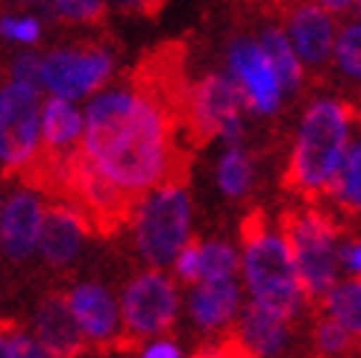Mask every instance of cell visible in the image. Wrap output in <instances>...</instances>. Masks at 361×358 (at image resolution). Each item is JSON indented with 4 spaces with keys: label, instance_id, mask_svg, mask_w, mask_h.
Returning a JSON list of instances; mask_svg holds the SVG:
<instances>
[{
    "label": "cell",
    "instance_id": "6da1fadb",
    "mask_svg": "<svg viewBox=\"0 0 361 358\" xmlns=\"http://www.w3.org/2000/svg\"><path fill=\"white\" fill-rule=\"evenodd\" d=\"M135 88H109L85 106L82 156L126 194L141 197L171 183L176 168L173 112L185 109V97L173 94V68L165 77L156 62Z\"/></svg>",
    "mask_w": 361,
    "mask_h": 358
},
{
    "label": "cell",
    "instance_id": "7a4b0ae2",
    "mask_svg": "<svg viewBox=\"0 0 361 358\" xmlns=\"http://www.w3.org/2000/svg\"><path fill=\"white\" fill-rule=\"evenodd\" d=\"M241 282L247 288V300L288 320H294L309 300L288 235L262 223H250L244 232Z\"/></svg>",
    "mask_w": 361,
    "mask_h": 358
},
{
    "label": "cell",
    "instance_id": "3957f363",
    "mask_svg": "<svg viewBox=\"0 0 361 358\" xmlns=\"http://www.w3.org/2000/svg\"><path fill=\"white\" fill-rule=\"evenodd\" d=\"M350 127L353 121L344 103L338 100L312 103L300 121L291 165H288V183L302 194L329 191L353 144Z\"/></svg>",
    "mask_w": 361,
    "mask_h": 358
},
{
    "label": "cell",
    "instance_id": "277c9868",
    "mask_svg": "<svg viewBox=\"0 0 361 358\" xmlns=\"http://www.w3.org/2000/svg\"><path fill=\"white\" fill-rule=\"evenodd\" d=\"M133 241L147 267H173L191 241V197L179 183H161L144 191L130 211Z\"/></svg>",
    "mask_w": 361,
    "mask_h": 358
},
{
    "label": "cell",
    "instance_id": "5b68a950",
    "mask_svg": "<svg viewBox=\"0 0 361 358\" xmlns=\"http://www.w3.org/2000/svg\"><path fill=\"white\" fill-rule=\"evenodd\" d=\"M285 235L294 249L309 300H323L341 282V238L335 223L314 209L297 211L285 221Z\"/></svg>",
    "mask_w": 361,
    "mask_h": 358
},
{
    "label": "cell",
    "instance_id": "8992f818",
    "mask_svg": "<svg viewBox=\"0 0 361 358\" xmlns=\"http://www.w3.org/2000/svg\"><path fill=\"white\" fill-rule=\"evenodd\" d=\"M42 88L9 80L0 92V162L4 171H24L42 156Z\"/></svg>",
    "mask_w": 361,
    "mask_h": 358
},
{
    "label": "cell",
    "instance_id": "52a82bcc",
    "mask_svg": "<svg viewBox=\"0 0 361 358\" xmlns=\"http://www.w3.org/2000/svg\"><path fill=\"white\" fill-rule=\"evenodd\" d=\"M179 279L165 273V267L141 271L121 288V314L123 332L133 338H159L165 335L179 317L183 297Z\"/></svg>",
    "mask_w": 361,
    "mask_h": 358
},
{
    "label": "cell",
    "instance_id": "ba28073f",
    "mask_svg": "<svg viewBox=\"0 0 361 358\" xmlns=\"http://www.w3.org/2000/svg\"><path fill=\"white\" fill-rule=\"evenodd\" d=\"M247 94L235 77L226 74H209L197 82L185 97V115L191 121V130L197 138H221L226 144L241 141V112H244Z\"/></svg>",
    "mask_w": 361,
    "mask_h": 358
},
{
    "label": "cell",
    "instance_id": "9c48e42d",
    "mask_svg": "<svg viewBox=\"0 0 361 358\" xmlns=\"http://www.w3.org/2000/svg\"><path fill=\"white\" fill-rule=\"evenodd\" d=\"M112 74V56L106 50H56L44 56V92L65 100L94 94Z\"/></svg>",
    "mask_w": 361,
    "mask_h": 358
},
{
    "label": "cell",
    "instance_id": "30bf717a",
    "mask_svg": "<svg viewBox=\"0 0 361 358\" xmlns=\"http://www.w3.org/2000/svg\"><path fill=\"white\" fill-rule=\"evenodd\" d=\"M44 218H47V206L39 191H32V188L12 191L4 200V209H0V244H4V256L12 261H24L32 253H39Z\"/></svg>",
    "mask_w": 361,
    "mask_h": 358
},
{
    "label": "cell",
    "instance_id": "8fae6325",
    "mask_svg": "<svg viewBox=\"0 0 361 358\" xmlns=\"http://www.w3.org/2000/svg\"><path fill=\"white\" fill-rule=\"evenodd\" d=\"M229 74L244 88L247 103L252 112L270 115L279 109L285 85L270 62L267 50L256 42H235L229 50Z\"/></svg>",
    "mask_w": 361,
    "mask_h": 358
},
{
    "label": "cell",
    "instance_id": "7c38bea8",
    "mask_svg": "<svg viewBox=\"0 0 361 358\" xmlns=\"http://www.w3.org/2000/svg\"><path fill=\"white\" fill-rule=\"evenodd\" d=\"M244 282L241 276L232 279H203L188 285L185 294V309L197 329L203 332H218L235 323L238 314L244 311Z\"/></svg>",
    "mask_w": 361,
    "mask_h": 358
},
{
    "label": "cell",
    "instance_id": "4fadbf2b",
    "mask_svg": "<svg viewBox=\"0 0 361 358\" xmlns=\"http://www.w3.org/2000/svg\"><path fill=\"white\" fill-rule=\"evenodd\" d=\"M71 311L85 335L88 344H112L123 332V314H121V297H115L100 282H77L68 291Z\"/></svg>",
    "mask_w": 361,
    "mask_h": 358
},
{
    "label": "cell",
    "instance_id": "5bb4252c",
    "mask_svg": "<svg viewBox=\"0 0 361 358\" xmlns=\"http://www.w3.org/2000/svg\"><path fill=\"white\" fill-rule=\"evenodd\" d=\"M291 338V320L247 300L235 320V341L250 358H276Z\"/></svg>",
    "mask_w": 361,
    "mask_h": 358
},
{
    "label": "cell",
    "instance_id": "9a60e30c",
    "mask_svg": "<svg viewBox=\"0 0 361 358\" xmlns=\"http://www.w3.org/2000/svg\"><path fill=\"white\" fill-rule=\"evenodd\" d=\"M88 232V218L77 206H50L39 238V256L53 267H68L80 256Z\"/></svg>",
    "mask_w": 361,
    "mask_h": 358
},
{
    "label": "cell",
    "instance_id": "2e32d148",
    "mask_svg": "<svg viewBox=\"0 0 361 358\" xmlns=\"http://www.w3.org/2000/svg\"><path fill=\"white\" fill-rule=\"evenodd\" d=\"M85 112H80L74 100L50 94L42 109V153L47 159L74 156L82 147Z\"/></svg>",
    "mask_w": 361,
    "mask_h": 358
},
{
    "label": "cell",
    "instance_id": "e0dca14e",
    "mask_svg": "<svg viewBox=\"0 0 361 358\" xmlns=\"http://www.w3.org/2000/svg\"><path fill=\"white\" fill-rule=\"evenodd\" d=\"M32 332L56 352L59 358H77L80 350L88 344L85 335L71 311L68 297H47L39 302L32 314Z\"/></svg>",
    "mask_w": 361,
    "mask_h": 358
},
{
    "label": "cell",
    "instance_id": "ac0fdd59",
    "mask_svg": "<svg viewBox=\"0 0 361 358\" xmlns=\"http://www.w3.org/2000/svg\"><path fill=\"white\" fill-rule=\"evenodd\" d=\"M288 30H291V42L305 65H323L335 50L332 21L317 6H300L288 21Z\"/></svg>",
    "mask_w": 361,
    "mask_h": 358
},
{
    "label": "cell",
    "instance_id": "d6986e66",
    "mask_svg": "<svg viewBox=\"0 0 361 358\" xmlns=\"http://www.w3.org/2000/svg\"><path fill=\"white\" fill-rule=\"evenodd\" d=\"M320 302L326 317L338 320L353 335H361V276H344Z\"/></svg>",
    "mask_w": 361,
    "mask_h": 358
},
{
    "label": "cell",
    "instance_id": "ffe728a7",
    "mask_svg": "<svg viewBox=\"0 0 361 358\" xmlns=\"http://www.w3.org/2000/svg\"><path fill=\"white\" fill-rule=\"evenodd\" d=\"M252 162L241 144H226V153L218 162V188L229 200H244L252 188Z\"/></svg>",
    "mask_w": 361,
    "mask_h": 358
},
{
    "label": "cell",
    "instance_id": "44dd1931",
    "mask_svg": "<svg viewBox=\"0 0 361 358\" xmlns=\"http://www.w3.org/2000/svg\"><path fill=\"white\" fill-rule=\"evenodd\" d=\"M262 47L267 50L270 62H274L276 74H279V80L285 85V92L288 88H297L300 80H302V59H300L294 42L288 39L282 30H267L262 35Z\"/></svg>",
    "mask_w": 361,
    "mask_h": 358
},
{
    "label": "cell",
    "instance_id": "7402d4cb",
    "mask_svg": "<svg viewBox=\"0 0 361 358\" xmlns=\"http://www.w3.org/2000/svg\"><path fill=\"white\" fill-rule=\"evenodd\" d=\"M332 200L353 214H361V141H353L347 159L341 165V173L329 188Z\"/></svg>",
    "mask_w": 361,
    "mask_h": 358
},
{
    "label": "cell",
    "instance_id": "603a6c76",
    "mask_svg": "<svg viewBox=\"0 0 361 358\" xmlns=\"http://www.w3.org/2000/svg\"><path fill=\"white\" fill-rule=\"evenodd\" d=\"M200 259H203V279L241 276V253L226 241H200Z\"/></svg>",
    "mask_w": 361,
    "mask_h": 358
},
{
    "label": "cell",
    "instance_id": "cb8c5ba5",
    "mask_svg": "<svg viewBox=\"0 0 361 358\" xmlns=\"http://www.w3.org/2000/svg\"><path fill=\"white\" fill-rule=\"evenodd\" d=\"M0 358H59L32 329H6L0 338Z\"/></svg>",
    "mask_w": 361,
    "mask_h": 358
},
{
    "label": "cell",
    "instance_id": "d4e9b609",
    "mask_svg": "<svg viewBox=\"0 0 361 358\" xmlns=\"http://www.w3.org/2000/svg\"><path fill=\"white\" fill-rule=\"evenodd\" d=\"M335 59L338 68L347 77L361 80V24H350L335 42Z\"/></svg>",
    "mask_w": 361,
    "mask_h": 358
},
{
    "label": "cell",
    "instance_id": "484cf974",
    "mask_svg": "<svg viewBox=\"0 0 361 358\" xmlns=\"http://www.w3.org/2000/svg\"><path fill=\"white\" fill-rule=\"evenodd\" d=\"M314 344L323 355H344L353 344V332L347 326H341L338 320L323 317L314 329Z\"/></svg>",
    "mask_w": 361,
    "mask_h": 358
},
{
    "label": "cell",
    "instance_id": "4316f807",
    "mask_svg": "<svg viewBox=\"0 0 361 358\" xmlns=\"http://www.w3.org/2000/svg\"><path fill=\"white\" fill-rule=\"evenodd\" d=\"M53 12L68 18V21L92 24L106 15V0H50Z\"/></svg>",
    "mask_w": 361,
    "mask_h": 358
},
{
    "label": "cell",
    "instance_id": "83f0119b",
    "mask_svg": "<svg viewBox=\"0 0 361 358\" xmlns=\"http://www.w3.org/2000/svg\"><path fill=\"white\" fill-rule=\"evenodd\" d=\"M173 276L183 285H194L203 279V259H200V241H188L183 253L173 261Z\"/></svg>",
    "mask_w": 361,
    "mask_h": 358
},
{
    "label": "cell",
    "instance_id": "f1b7e54d",
    "mask_svg": "<svg viewBox=\"0 0 361 358\" xmlns=\"http://www.w3.org/2000/svg\"><path fill=\"white\" fill-rule=\"evenodd\" d=\"M9 74H12V80H18V82L44 88V59H39L35 53H21V56L12 59Z\"/></svg>",
    "mask_w": 361,
    "mask_h": 358
},
{
    "label": "cell",
    "instance_id": "f546056e",
    "mask_svg": "<svg viewBox=\"0 0 361 358\" xmlns=\"http://www.w3.org/2000/svg\"><path fill=\"white\" fill-rule=\"evenodd\" d=\"M0 30H4L6 39L12 42H21V44H35V39H39V21L35 18H4V24H0Z\"/></svg>",
    "mask_w": 361,
    "mask_h": 358
},
{
    "label": "cell",
    "instance_id": "4dcf8cb0",
    "mask_svg": "<svg viewBox=\"0 0 361 358\" xmlns=\"http://www.w3.org/2000/svg\"><path fill=\"white\" fill-rule=\"evenodd\" d=\"M138 358H185L183 355V347L171 338H147V344L141 347V355Z\"/></svg>",
    "mask_w": 361,
    "mask_h": 358
},
{
    "label": "cell",
    "instance_id": "1f68e13d",
    "mask_svg": "<svg viewBox=\"0 0 361 358\" xmlns=\"http://www.w3.org/2000/svg\"><path fill=\"white\" fill-rule=\"evenodd\" d=\"M341 271L344 276H361V238L341 241Z\"/></svg>",
    "mask_w": 361,
    "mask_h": 358
},
{
    "label": "cell",
    "instance_id": "d6a6232c",
    "mask_svg": "<svg viewBox=\"0 0 361 358\" xmlns=\"http://www.w3.org/2000/svg\"><path fill=\"white\" fill-rule=\"evenodd\" d=\"M194 358H250L238 341H232V344H221V347H209L203 352H197Z\"/></svg>",
    "mask_w": 361,
    "mask_h": 358
},
{
    "label": "cell",
    "instance_id": "836d02e7",
    "mask_svg": "<svg viewBox=\"0 0 361 358\" xmlns=\"http://www.w3.org/2000/svg\"><path fill=\"white\" fill-rule=\"evenodd\" d=\"M121 9H138V12H150V0H118Z\"/></svg>",
    "mask_w": 361,
    "mask_h": 358
},
{
    "label": "cell",
    "instance_id": "e575fe53",
    "mask_svg": "<svg viewBox=\"0 0 361 358\" xmlns=\"http://www.w3.org/2000/svg\"><path fill=\"white\" fill-rule=\"evenodd\" d=\"M320 4L326 6V9H332V12H344L347 6H353V4H355V0H320Z\"/></svg>",
    "mask_w": 361,
    "mask_h": 358
},
{
    "label": "cell",
    "instance_id": "d590c367",
    "mask_svg": "<svg viewBox=\"0 0 361 358\" xmlns=\"http://www.w3.org/2000/svg\"><path fill=\"white\" fill-rule=\"evenodd\" d=\"M15 4H35V0H15Z\"/></svg>",
    "mask_w": 361,
    "mask_h": 358
},
{
    "label": "cell",
    "instance_id": "8d00e7d4",
    "mask_svg": "<svg viewBox=\"0 0 361 358\" xmlns=\"http://www.w3.org/2000/svg\"><path fill=\"white\" fill-rule=\"evenodd\" d=\"M358 4H361V0H358Z\"/></svg>",
    "mask_w": 361,
    "mask_h": 358
}]
</instances>
